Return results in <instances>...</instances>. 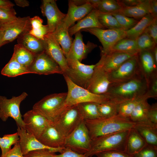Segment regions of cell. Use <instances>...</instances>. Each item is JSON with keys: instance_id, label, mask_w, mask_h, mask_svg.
<instances>
[{"instance_id": "obj_1", "label": "cell", "mask_w": 157, "mask_h": 157, "mask_svg": "<svg viewBox=\"0 0 157 157\" xmlns=\"http://www.w3.org/2000/svg\"><path fill=\"white\" fill-rule=\"evenodd\" d=\"M91 140L133 128L136 123L130 118L117 115L108 118L84 120Z\"/></svg>"}, {"instance_id": "obj_2", "label": "cell", "mask_w": 157, "mask_h": 157, "mask_svg": "<svg viewBox=\"0 0 157 157\" xmlns=\"http://www.w3.org/2000/svg\"><path fill=\"white\" fill-rule=\"evenodd\" d=\"M148 82L141 73L124 81L112 83L106 93L112 99L121 102L146 94Z\"/></svg>"}, {"instance_id": "obj_3", "label": "cell", "mask_w": 157, "mask_h": 157, "mask_svg": "<svg viewBox=\"0 0 157 157\" xmlns=\"http://www.w3.org/2000/svg\"><path fill=\"white\" fill-rule=\"evenodd\" d=\"M63 75L67 86L68 92L59 114L70 106L82 103L91 102L101 104L112 99L106 94H97L91 92L75 84L67 76Z\"/></svg>"}, {"instance_id": "obj_4", "label": "cell", "mask_w": 157, "mask_h": 157, "mask_svg": "<svg viewBox=\"0 0 157 157\" xmlns=\"http://www.w3.org/2000/svg\"><path fill=\"white\" fill-rule=\"evenodd\" d=\"M130 130L101 136L91 140L90 149L84 154L87 157H92L109 151L125 152L126 141Z\"/></svg>"}, {"instance_id": "obj_5", "label": "cell", "mask_w": 157, "mask_h": 157, "mask_svg": "<svg viewBox=\"0 0 157 157\" xmlns=\"http://www.w3.org/2000/svg\"><path fill=\"white\" fill-rule=\"evenodd\" d=\"M84 120L78 105L76 104L61 112L52 122L60 134L66 138Z\"/></svg>"}, {"instance_id": "obj_6", "label": "cell", "mask_w": 157, "mask_h": 157, "mask_svg": "<svg viewBox=\"0 0 157 157\" xmlns=\"http://www.w3.org/2000/svg\"><path fill=\"white\" fill-rule=\"evenodd\" d=\"M28 96L25 92L20 95L13 96L8 99L6 97L0 95V118L3 122L6 121L9 117L15 121L18 127L25 130L24 123L20 110L21 102Z\"/></svg>"}, {"instance_id": "obj_7", "label": "cell", "mask_w": 157, "mask_h": 157, "mask_svg": "<svg viewBox=\"0 0 157 157\" xmlns=\"http://www.w3.org/2000/svg\"><path fill=\"white\" fill-rule=\"evenodd\" d=\"M67 94L61 92L48 95L35 104L32 109L53 121L59 114Z\"/></svg>"}, {"instance_id": "obj_8", "label": "cell", "mask_w": 157, "mask_h": 157, "mask_svg": "<svg viewBox=\"0 0 157 157\" xmlns=\"http://www.w3.org/2000/svg\"><path fill=\"white\" fill-rule=\"evenodd\" d=\"M91 141L84 120L65 138L64 147L85 154L90 149Z\"/></svg>"}, {"instance_id": "obj_9", "label": "cell", "mask_w": 157, "mask_h": 157, "mask_svg": "<svg viewBox=\"0 0 157 157\" xmlns=\"http://www.w3.org/2000/svg\"><path fill=\"white\" fill-rule=\"evenodd\" d=\"M67 59L68 69L63 74L67 76L75 84L86 89L96 64L86 65L76 60Z\"/></svg>"}, {"instance_id": "obj_10", "label": "cell", "mask_w": 157, "mask_h": 157, "mask_svg": "<svg viewBox=\"0 0 157 157\" xmlns=\"http://www.w3.org/2000/svg\"><path fill=\"white\" fill-rule=\"evenodd\" d=\"M30 18L29 16L18 17L16 20L13 22L0 24V29L4 32L0 47L13 41L21 35L29 32L31 28Z\"/></svg>"}, {"instance_id": "obj_11", "label": "cell", "mask_w": 157, "mask_h": 157, "mask_svg": "<svg viewBox=\"0 0 157 157\" xmlns=\"http://www.w3.org/2000/svg\"><path fill=\"white\" fill-rule=\"evenodd\" d=\"M96 36L101 42V52L106 53L111 51L119 40L126 38V31L122 29H103L98 28H85L82 30Z\"/></svg>"}, {"instance_id": "obj_12", "label": "cell", "mask_w": 157, "mask_h": 157, "mask_svg": "<svg viewBox=\"0 0 157 157\" xmlns=\"http://www.w3.org/2000/svg\"><path fill=\"white\" fill-rule=\"evenodd\" d=\"M138 53L126 61L115 69L108 73L110 79L112 83L126 81L140 73Z\"/></svg>"}, {"instance_id": "obj_13", "label": "cell", "mask_w": 157, "mask_h": 157, "mask_svg": "<svg viewBox=\"0 0 157 157\" xmlns=\"http://www.w3.org/2000/svg\"><path fill=\"white\" fill-rule=\"evenodd\" d=\"M29 68L31 74H63L59 66L44 51L36 55L33 63Z\"/></svg>"}, {"instance_id": "obj_14", "label": "cell", "mask_w": 157, "mask_h": 157, "mask_svg": "<svg viewBox=\"0 0 157 157\" xmlns=\"http://www.w3.org/2000/svg\"><path fill=\"white\" fill-rule=\"evenodd\" d=\"M44 51L60 67L65 74L68 69L67 60L61 47L51 33L46 35L42 40Z\"/></svg>"}, {"instance_id": "obj_15", "label": "cell", "mask_w": 157, "mask_h": 157, "mask_svg": "<svg viewBox=\"0 0 157 157\" xmlns=\"http://www.w3.org/2000/svg\"><path fill=\"white\" fill-rule=\"evenodd\" d=\"M92 77L86 89L97 94H106L112 83L108 73L96 64Z\"/></svg>"}, {"instance_id": "obj_16", "label": "cell", "mask_w": 157, "mask_h": 157, "mask_svg": "<svg viewBox=\"0 0 157 157\" xmlns=\"http://www.w3.org/2000/svg\"><path fill=\"white\" fill-rule=\"evenodd\" d=\"M40 9L43 15L47 18L49 33L53 32L58 26L63 22L66 14L59 10L56 0H42Z\"/></svg>"}, {"instance_id": "obj_17", "label": "cell", "mask_w": 157, "mask_h": 157, "mask_svg": "<svg viewBox=\"0 0 157 157\" xmlns=\"http://www.w3.org/2000/svg\"><path fill=\"white\" fill-rule=\"evenodd\" d=\"M23 117L25 130L38 139L44 131L49 120L33 109L27 111Z\"/></svg>"}, {"instance_id": "obj_18", "label": "cell", "mask_w": 157, "mask_h": 157, "mask_svg": "<svg viewBox=\"0 0 157 157\" xmlns=\"http://www.w3.org/2000/svg\"><path fill=\"white\" fill-rule=\"evenodd\" d=\"M136 54L114 51L106 53L101 52V58L96 64L109 73Z\"/></svg>"}, {"instance_id": "obj_19", "label": "cell", "mask_w": 157, "mask_h": 157, "mask_svg": "<svg viewBox=\"0 0 157 157\" xmlns=\"http://www.w3.org/2000/svg\"><path fill=\"white\" fill-rule=\"evenodd\" d=\"M17 131L19 138L20 147L23 155L32 151L41 149H48L55 153H60L64 148L49 147L42 143L35 137L27 133L25 130L18 127Z\"/></svg>"}, {"instance_id": "obj_20", "label": "cell", "mask_w": 157, "mask_h": 157, "mask_svg": "<svg viewBox=\"0 0 157 157\" xmlns=\"http://www.w3.org/2000/svg\"><path fill=\"white\" fill-rule=\"evenodd\" d=\"M97 46V44L90 41L85 44L83 41V35L81 31H79L75 34L74 39L66 58L67 59L76 60L81 62Z\"/></svg>"}, {"instance_id": "obj_21", "label": "cell", "mask_w": 157, "mask_h": 157, "mask_svg": "<svg viewBox=\"0 0 157 157\" xmlns=\"http://www.w3.org/2000/svg\"><path fill=\"white\" fill-rule=\"evenodd\" d=\"M94 9L88 0H87L85 3L81 5H76L73 0L69 1L67 13L63 21V25L69 29L76 21L83 18Z\"/></svg>"}, {"instance_id": "obj_22", "label": "cell", "mask_w": 157, "mask_h": 157, "mask_svg": "<svg viewBox=\"0 0 157 157\" xmlns=\"http://www.w3.org/2000/svg\"><path fill=\"white\" fill-rule=\"evenodd\" d=\"M65 138L58 131L52 121H49L38 139L44 145L53 148H65Z\"/></svg>"}, {"instance_id": "obj_23", "label": "cell", "mask_w": 157, "mask_h": 157, "mask_svg": "<svg viewBox=\"0 0 157 157\" xmlns=\"http://www.w3.org/2000/svg\"><path fill=\"white\" fill-rule=\"evenodd\" d=\"M138 57L140 72L148 82L151 78L157 75V64L151 51L139 52Z\"/></svg>"}, {"instance_id": "obj_24", "label": "cell", "mask_w": 157, "mask_h": 157, "mask_svg": "<svg viewBox=\"0 0 157 157\" xmlns=\"http://www.w3.org/2000/svg\"><path fill=\"white\" fill-rule=\"evenodd\" d=\"M98 13V11L94 9L86 16L78 21L76 24L69 28V32L70 36L85 28H98L105 29L99 20Z\"/></svg>"}, {"instance_id": "obj_25", "label": "cell", "mask_w": 157, "mask_h": 157, "mask_svg": "<svg viewBox=\"0 0 157 157\" xmlns=\"http://www.w3.org/2000/svg\"><path fill=\"white\" fill-rule=\"evenodd\" d=\"M17 44L36 55L44 51L42 40L32 35L29 32L24 33L17 38Z\"/></svg>"}, {"instance_id": "obj_26", "label": "cell", "mask_w": 157, "mask_h": 157, "mask_svg": "<svg viewBox=\"0 0 157 157\" xmlns=\"http://www.w3.org/2000/svg\"><path fill=\"white\" fill-rule=\"evenodd\" d=\"M147 144L141 136L133 128L129 130L126 138L125 152L131 155L139 151Z\"/></svg>"}, {"instance_id": "obj_27", "label": "cell", "mask_w": 157, "mask_h": 157, "mask_svg": "<svg viewBox=\"0 0 157 157\" xmlns=\"http://www.w3.org/2000/svg\"><path fill=\"white\" fill-rule=\"evenodd\" d=\"M150 12V0H143L139 4L132 7H124L117 13L134 19H141Z\"/></svg>"}, {"instance_id": "obj_28", "label": "cell", "mask_w": 157, "mask_h": 157, "mask_svg": "<svg viewBox=\"0 0 157 157\" xmlns=\"http://www.w3.org/2000/svg\"><path fill=\"white\" fill-rule=\"evenodd\" d=\"M133 128L147 144L157 147V125L136 124Z\"/></svg>"}, {"instance_id": "obj_29", "label": "cell", "mask_w": 157, "mask_h": 157, "mask_svg": "<svg viewBox=\"0 0 157 157\" xmlns=\"http://www.w3.org/2000/svg\"><path fill=\"white\" fill-rule=\"evenodd\" d=\"M148 99L145 98L141 100L136 106L130 115L131 120L136 124L155 125L151 123L148 119V113L151 105L147 102Z\"/></svg>"}, {"instance_id": "obj_30", "label": "cell", "mask_w": 157, "mask_h": 157, "mask_svg": "<svg viewBox=\"0 0 157 157\" xmlns=\"http://www.w3.org/2000/svg\"><path fill=\"white\" fill-rule=\"evenodd\" d=\"M51 33L61 47L66 57L73 42L69 33V29L64 26L62 22Z\"/></svg>"}, {"instance_id": "obj_31", "label": "cell", "mask_w": 157, "mask_h": 157, "mask_svg": "<svg viewBox=\"0 0 157 157\" xmlns=\"http://www.w3.org/2000/svg\"><path fill=\"white\" fill-rule=\"evenodd\" d=\"M1 74L8 77H13L31 73L29 68L21 65L12 57L2 69Z\"/></svg>"}, {"instance_id": "obj_32", "label": "cell", "mask_w": 157, "mask_h": 157, "mask_svg": "<svg viewBox=\"0 0 157 157\" xmlns=\"http://www.w3.org/2000/svg\"><path fill=\"white\" fill-rule=\"evenodd\" d=\"M36 55L18 44L15 45L12 57L22 65L29 68Z\"/></svg>"}, {"instance_id": "obj_33", "label": "cell", "mask_w": 157, "mask_h": 157, "mask_svg": "<svg viewBox=\"0 0 157 157\" xmlns=\"http://www.w3.org/2000/svg\"><path fill=\"white\" fill-rule=\"evenodd\" d=\"M154 18L149 13L142 17L133 27L125 31L126 38L136 39L142 34Z\"/></svg>"}, {"instance_id": "obj_34", "label": "cell", "mask_w": 157, "mask_h": 157, "mask_svg": "<svg viewBox=\"0 0 157 157\" xmlns=\"http://www.w3.org/2000/svg\"><path fill=\"white\" fill-rule=\"evenodd\" d=\"M121 103L112 99L106 102L99 104L98 110L101 117L108 118L117 115Z\"/></svg>"}, {"instance_id": "obj_35", "label": "cell", "mask_w": 157, "mask_h": 157, "mask_svg": "<svg viewBox=\"0 0 157 157\" xmlns=\"http://www.w3.org/2000/svg\"><path fill=\"white\" fill-rule=\"evenodd\" d=\"M99 104L88 102L78 104L84 120L93 119L101 117L98 110Z\"/></svg>"}, {"instance_id": "obj_36", "label": "cell", "mask_w": 157, "mask_h": 157, "mask_svg": "<svg viewBox=\"0 0 157 157\" xmlns=\"http://www.w3.org/2000/svg\"><path fill=\"white\" fill-rule=\"evenodd\" d=\"M111 51L137 54L139 51L137 47L136 39L127 38L121 39L114 45Z\"/></svg>"}, {"instance_id": "obj_37", "label": "cell", "mask_w": 157, "mask_h": 157, "mask_svg": "<svg viewBox=\"0 0 157 157\" xmlns=\"http://www.w3.org/2000/svg\"><path fill=\"white\" fill-rule=\"evenodd\" d=\"M149 97L146 95L141 97L123 101L120 104L118 115L130 118V115L138 104L143 99Z\"/></svg>"}, {"instance_id": "obj_38", "label": "cell", "mask_w": 157, "mask_h": 157, "mask_svg": "<svg viewBox=\"0 0 157 157\" xmlns=\"http://www.w3.org/2000/svg\"><path fill=\"white\" fill-rule=\"evenodd\" d=\"M19 138L17 132L13 134H6L0 137V148L1 154V157H3L11 149V146L18 142Z\"/></svg>"}, {"instance_id": "obj_39", "label": "cell", "mask_w": 157, "mask_h": 157, "mask_svg": "<svg viewBox=\"0 0 157 157\" xmlns=\"http://www.w3.org/2000/svg\"><path fill=\"white\" fill-rule=\"evenodd\" d=\"M122 8L117 0H100L96 8L94 9L103 13H117Z\"/></svg>"}, {"instance_id": "obj_40", "label": "cell", "mask_w": 157, "mask_h": 157, "mask_svg": "<svg viewBox=\"0 0 157 157\" xmlns=\"http://www.w3.org/2000/svg\"><path fill=\"white\" fill-rule=\"evenodd\" d=\"M136 39L139 52L145 51H151L156 46L154 41L145 31Z\"/></svg>"}, {"instance_id": "obj_41", "label": "cell", "mask_w": 157, "mask_h": 157, "mask_svg": "<svg viewBox=\"0 0 157 157\" xmlns=\"http://www.w3.org/2000/svg\"><path fill=\"white\" fill-rule=\"evenodd\" d=\"M98 18L100 23L105 28L123 29L115 17L111 13L99 11Z\"/></svg>"}, {"instance_id": "obj_42", "label": "cell", "mask_w": 157, "mask_h": 157, "mask_svg": "<svg viewBox=\"0 0 157 157\" xmlns=\"http://www.w3.org/2000/svg\"><path fill=\"white\" fill-rule=\"evenodd\" d=\"M13 7H0V24L10 23L16 20L17 17Z\"/></svg>"}, {"instance_id": "obj_43", "label": "cell", "mask_w": 157, "mask_h": 157, "mask_svg": "<svg viewBox=\"0 0 157 157\" xmlns=\"http://www.w3.org/2000/svg\"><path fill=\"white\" fill-rule=\"evenodd\" d=\"M117 20L122 28L125 31L134 26L138 22L135 19L117 13H111Z\"/></svg>"}, {"instance_id": "obj_44", "label": "cell", "mask_w": 157, "mask_h": 157, "mask_svg": "<svg viewBox=\"0 0 157 157\" xmlns=\"http://www.w3.org/2000/svg\"><path fill=\"white\" fill-rule=\"evenodd\" d=\"M131 157H157V147L147 144Z\"/></svg>"}, {"instance_id": "obj_45", "label": "cell", "mask_w": 157, "mask_h": 157, "mask_svg": "<svg viewBox=\"0 0 157 157\" xmlns=\"http://www.w3.org/2000/svg\"><path fill=\"white\" fill-rule=\"evenodd\" d=\"M56 153L48 149H41L31 151L24 155V157H56Z\"/></svg>"}, {"instance_id": "obj_46", "label": "cell", "mask_w": 157, "mask_h": 157, "mask_svg": "<svg viewBox=\"0 0 157 157\" xmlns=\"http://www.w3.org/2000/svg\"><path fill=\"white\" fill-rule=\"evenodd\" d=\"M146 95L149 98H157V75L154 76L148 81V89Z\"/></svg>"}, {"instance_id": "obj_47", "label": "cell", "mask_w": 157, "mask_h": 157, "mask_svg": "<svg viewBox=\"0 0 157 157\" xmlns=\"http://www.w3.org/2000/svg\"><path fill=\"white\" fill-rule=\"evenodd\" d=\"M29 33L38 39L43 40L44 36L49 33L48 27L47 25H43L38 28L31 29Z\"/></svg>"}, {"instance_id": "obj_48", "label": "cell", "mask_w": 157, "mask_h": 157, "mask_svg": "<svg viewBox=\"0 0 157 157\" xmlns=\"http://www.w3.org/2000/svg\"><path fill=\"white\" fill-rule=\"evenodd\" d=\"M96 155L97 157H131L125 152L116 150L105 151Z\"/></svg>"}, {"instance_id": "obj_49", "label": "cell", "mask_w": 157, "mask_h": 157, "mask_svg": "<svg viewBox=\"0 0 157 157\" xmlns=\"http://www.w3.org/2000/svg\"><path fill=\"white\" fill-rule=\"evenodd\" d=\"M157 18L154 19L148 26L145 30L150 37L157 43Z\"/></svg>"}, {"instance_id": "obj_50", "label": "cell", "mask_w": 157, "mask_h": 157, "mask_svg": "<svg viewBox=\"0 0 157 157\" xmlns=\"http://www.w3.org/2000/svg\"><path fill=\"white\" fill-rule=\"evenodd\" d=\"M3 157H24L21 151L19 141Z\"/></svg>"}, {"instance_id": "obj_51", "label": "cell", "mask_w": 157, "mask_h": 157, "mask_svg": "<svg viewBox=\"0 0 157 157\" xmlns=\"http://www.w3.org/2000/svg\"><path fill=\"white\" fill-rule=\"evenodd\" d=\"M149 120L152 123L157 125V104H152L149 109L148 113Z\"/></svg>"}, {"instance_id": "obj_52", "label": "cell", "mask_w": 157, "mask_h": 157, "mask_svg": "<svg viewBox=\"0 0 157 157\" xmlns=\"http://www.w3.org/2000/svg\"><path fill=\"white\" fill-rule=\"evenodd\" d=\"M60 153L56 155V157H87L84 154L78 153L67 148H65Z\"/></svg>"}, {"instance_id": "obj_53", "label": "cell", "mask_w": 157, "mask_h": 157, "mask_svg": "<svg viewBox=\"0 0 157 157\" xmlns=\"http://www.w3.org/2000/svg\"><path fill=\"white\" fill-rule=\"evenodd\" d=\"M31 29H38L41 27L42 25L43 20L40 17L38 16L30 18Z\"/></svg>"}, {"instance_id": "obj_54", "label": "cell", "mask_w": 157, "mask_h": 157, "mask_svg": "<svg viewBox=\"0 0 157 157\" xmlns=\"http://www.w3.org/2000/svg\"><path fill=\"white\" fill-rule=\"evenodd\" d=\"M143 0H117L122 6L124 7H132L136 6L140 3Z\"/></svg>"}, {"instance_id": "obj_55", "label": "cell", "mask_w": 157, "mask_h": 157, "mask_svg": "<svg viewBox=\"0 0 157 157\" xmlns=\"http://www.w3.org/2000/svg\"><path fill=\"white\" fill-rule=\"evenodd\" d=\"M150 14L154 18H157V0H150Z\"/></svg>"}, {"instance_id": "obj_56", "label": "cell", "mask_w": 157, "mask_h": 157, "mask_svg": "<svg viewBox=\"0 0 157 157\" xmlns=\"http://www.w3.org/2000/svg\"><path fill=\"white\" fill-rule=\"evenodd\" d=\"M14 2L17 5L22 7H27L29 5V2L26 0H15Z\"/></svg>"}, {"instance_id": "obj_57", "label": "cell", "mask_w": 157, "mask_h": 157, "mask_svg": "<svg viewBox=\"0 0 157 157\" xmlns=\"http://www.w3.org/2000/svg\"><path fill=\"white\" fill-rule=\"evenodd\" d=\"M14 5L11 2L7 0H0V7H13Z\"/></svg>"}, {"instance_id": "obj_58", "label": "cell", "mask_w": 157, "mask_h": 157, "mask_svg": "<svg viewBox=\"0 0 157 157\" xmlns=\"http://www.w3.org/2000/svg\"><path fill=\"white\" fill-rule=\"evenodd\" d=\"M152 55L155 61L157 64V48L156 46H155L154 49L151 51Z\"/></svg>"}, {"instance_id": "obj_59", "label": "cell", "mask_w": 157, "mask_h": 157, "mask_svg": "<svg viewBox=\"0 0 157 157\" xmlns=\"http://www.w3.org/2000/svg\"><path fill=\"white\" fill-rule=\"evenodd\" d=\"M3 31L2 29H0V43L3 38Z\"/></svg>"}, {"instance_id": "obj_60", "label": "cell", "mask_w": 157, "mask_h": 157, "mask_svg": "<svg viewBox=\"0 0 157 157\" xmlns=\"http://www.w3.org/2000/svg\"></svg>"}]
</instances>
